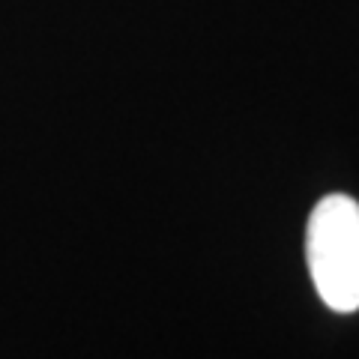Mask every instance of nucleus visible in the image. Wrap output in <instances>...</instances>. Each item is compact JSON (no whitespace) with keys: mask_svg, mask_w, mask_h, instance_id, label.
Listing matches in <instances>:
<instances>
[{"mask_svg":"<svg viewBox=\"0 0 359 359\" xmlns=\"http://www.w3.org/2000/svg\"><path fill=\"white\" fill-rule=\"evenodd\" d=\"M311 282L332 311L359 309V204L347 195H327L311 210L306 231Z\"/></svg>","mask_w":359,"mask_h":359,"instance_id":"obj_1","label":"nucleus"}]
</instances>
